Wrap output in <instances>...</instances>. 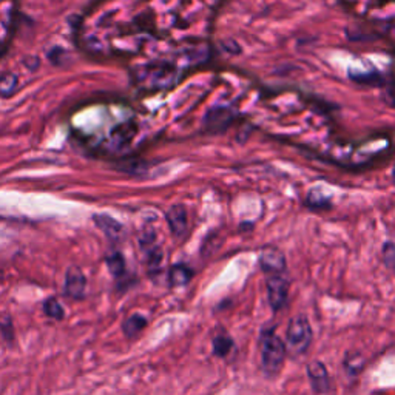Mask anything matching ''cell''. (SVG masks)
I'll return each mask as SVG.
<instances>
[{
	"label": "cell",
	"mask_w": 395,
	"mask_h": 395,
	"mask_svg": "<svg viewBox=\"0 0 395 395\" xmlns=\"http://www.w3.org/2000/svg\"><path fill=\"white\" fill-rule=\"evenodd\" d=\"M87 280L82 270L79 267L73 266L67 270V276H65V294L70 298L80 299L85 295Z\"/></svg>",
	"instance_id": "cell-9"
},
{
	"label": "cell",
	"mask_w": 395,
	"mask_h": 395,
	"mask_svg": "<svg viewBox=\"0 0 395 395\" xmlns=\"http://www.w3.org/2000/svg\"><path fill=\"white\" fill-rule=\"evenodd\" d=\"M345 366L349 374H358V372H362L363 366H364V358L357 352L349 354L345 360Z\"/></svg>",
	"instance_id": "cell-18"
},
{
	"label": "cell",
	"mask_w": 395,
	"mask_h": 395,
	"mask_svg": "<svg viewBox=\"0 0 395 395\" xmlns=\"http://www.w3.org/2000/svg\"><path fill=\"white\" fill-rule=\"evenodd\" d=\"M312 338V327L306 317H295L290 320L288 327V345L292 352L304 354L309 349Z\"/></svg>",
	"instance_id": "cell-3"
},
{
	"label": "cell",
	"mask_w": 395,
	"mask_h": 395,
	"mask_svg": "<svg viewBox=\"0 0 395 395\" xmlns=\"http://www.w3.org/2000/svg\"><path fill=\"white\" fill-rule=\"evenodd\" d=\"M149 321L145 317L139 315V313H133V315L128 317L122 325V331L126 334L128 338H133L139 332H142L145 327H147Z\"/></svg>",
	"instance_id": "cell-13"
},
{
	"label": "cell",
	"mask_w": 395,
	"mask_h": 395,
	"mask_svg": "<svg viewBox=\"0 0 395 395\" xmlns=\"http://www.w3.org/2000/svg\"><path fill=\"white\" fill-rule=\"evenodd\" d=\"M192 278H193L192 269L187 267L186 264H174L170 269V272H168V281H170L173 288L187 286Z\"/></svg>",
	"instance_id": "cell-12"
},
{
	"label": "cell",
	"mask_w": 395,
	"mask_h": 395,
	"mask_svg": "<svg viewBox=\"0 0 395 395\" xmlns=\"http://www.w3.org/2000/svg\"><path fill=\"white\" fill-rule=\"evenodd\" d=\"M237 113L228 105H215L204 116V128L209 133H224L235 121Z\"/></svg>",
	"instance_id": "cell-4"
},
{
	"label": "cell",
	"mask_w": 395,
	"mask_h": 395,
	"mask_svg": "<svg viewBox=\"0 0 395 395\" xmlns=\"http://www.w3.org/2000/svg\"><path fill=\"white\" fill-rule=\"evenodd\" d=\"M137 131V127L135 126L133 122H126L122 124V126L116 127L112 135H110V139H112V144L116 145V147H124V145H127L131 142V139L135 137Z\"/></svg>",
	"instance_id": "cell-11"
},
{
	"label": "cell",
	"mask_w": 395,
	"mask_h": 395,
	"mask_svg": "<svg viewBox=\"0 0 395 395\" xmlns=\"http://www.w3.org/2000/svg\"><path fill=\"white\" fill-rule=\"evenodd\" d=\"M43 312H45L47 315L53 320H62L65 315L62 306L57 303L56 298H50L45 303H43Z\"/></svg>",
	"instance_id": "cell-17"
},
{
	"label": "cell",
	"mask_w": 395,
	"mask_h": 395,
	"mask_svg": "<svg viewBox=\"0 0 395 395\" xmlns=\"http://www.w3.org/2000/svg\"><path fill=\"white\" fill-rule=\"evenodd\" d=\"M288 348L274 331H266L261 338V363L267 375H276L286 360Z\"/></svg>",
	"instance_id": "cell-1"
},
{
	"label": "cell",
	"mask_w": 395,
	"mask_h": 395,
	"mask_svg": "<svg viewBox=\"0 0 395 395\" xmlns=\"http://www.w3.org/2000/svg\"><path fill=\"white\" fill-rule=\"evenodd\" d=\"M261 269L267 274H281L286 270V257L276 247H266L260 257Z\"/></svg>",
	"instance_id": "cell-6"
},
{
	"label": "cell",
	"mask_w": 395,
	"mask_h": 395,
	"mask_svg": "<svg viewBox=\"0 0 395 395\" xmlns=\"http://www.w3.org/2000/svg\"><path fill=\"white\" fill-rule=\"evenodd\" d=\"M178 79L177 67L167 62H158L144 67L141 70V77L139 80L147 84L150 89H167L173 85Z\"/></svg>",
	"instance_id": "cell-2"
},
{
	"label": "cell",
	"mask_w": 395,
	"mask_h": 395,
	"mask_svg": "<svg viewBox=\"0 0 395 395\" xmlns=\"http://www.w3.org/2000/svg\"><path fill=\"white\" fill-rule=\"evenodd\" d=\"M289 295V281L280 275L270 276L267 280V297L269 304L274 311H280L288 303Z\"/></svg>",
	"instance_id": "cell-5"
},
{
	"label": "cell",
	"mask_w": 395,
	"mask_h": 395,
	"mask_svg": "<svg viewBox=\"0 0 395 395\" xmlns=\"http://www.w3.org/2000/svg\"><path fill=\"white\" fill-rule=\"evenodd\" d=\"M0 331L3 332L5 335V338H11L13 336V332H14V329H13V323H11V320L8 317H5V320H0Z\"/></svg>",
	"instance_id": "cell-20"
},
{
	"label": "cell",
	"mask_w": 395,
	"mask_h": 395,
	"mask_svg": "<svg viewBox=\"0 0 395 395\" xmlns=\"http://www.w3.org/2000/svg\"><path fill=\"white\" fill-rule=\"evenodd\" d=\"M307 375H309L313 392L326 394L331 389V380H329L327 369L321 362H311L307 366Z\"/></svg>",
	"instance_id": "cell-8"
},
{
	"label": "cell",
	"mask_w": 395,
	"mask_h": 395,
	"mask_svg": "<svg viewBox=\"0 0 395 395\" xmlns=\"http://www.w3.org/2000/svg\"><path fill=\"white\" fill-rule=\"evenodd\" d=\"M19 89V77L14 73H5L0 76V98L8 99Z\"/></svg>",
	"instance_id": "cell-14"
},
{
	"label": "cell",
	"mask_w": 395,
	"mask_h": 395,
	"mask_svg": "<svg viewBox=\"0 0 395 395\" xmlns=\"http://www.w3.org/2000/svg\"><path fill=\"white\" fill-rule=\"evenodd\" d=\"M233 348V340L229 335H216L214 338V354L218 357H228Z\"/></svg>",
	"instance_id": "cell-16"
},
{
	"label": "cell",
	"mask_w": 395,
	"mask_h": 395,
	"mask_svg": "<svg viewBox=\"0 0 395 395\" xmlns=\"http://www.w3.org/2000/svg\"><path fill=\"white\" fill-rule=\"evenodd\" d=\"M383 261L387 269L395 270V244L391 241L383 246Z\"/></svg>",
	"instance_id": "cell-19"
},
{
	"label": "cell",
	"mask_w": 395,
	"mask_h": 395,
	"mask_svg": "<svg viewBox=\"0 0 395 395\" xmlns=\"http://www.w3.org/2000/svg\"><path fill=\"white\" fill-rule=\"evenodd\" d=\"M107 266L110 274L116 278H121L126 274V260H124L122 255L119 252H114L107 257Z\"/></svg>",
	"instance_id": "cell-15"
},
{
	"label": "cell",
	"mask_w": 395,
	"mask_h": 395,
	"mask_svg": "<svg viewBox=\"0 0 395 395\" xmlns=\"http://www.w3.org/2000/svg\"><path fill=\"white\" fill-rule=\"evenodd\" d=\"M93 221L98 225V229L104 232L112 241H119L124 238V233H126L124 225L119 221H116L114 218L108 215H94Z\"/></svg>",
	"instance_id": "cell-10"
},
{
	"label": "cell",
	"mask_w": 395,
	"mask_h": 395,
	"mask_svg": "<svg viewBox=\"0 0 395 395\" xmlns=\"http://www.w3.org/2000/svg\"><path fill=\"white\" fill-rule=\"evenodd\" d=\"M386 100H387V104H391L395 107V87H389L387 89V93H386Z\"/></svg>",
	"instance_id": "cell-21"
},
{
	"label": "cell",
	"mask_w": 395,
	"mask_h": 395,
	"mask_svg": "<svg viewBox=\"0 0 395 395\" xmlns=\"http://www.w3.org/2000/svg\"><path fill=\"white\" fill-rule=\"evenodd\" d=\"M392 182H394V186H395V165H394V170H392Z\"/></svg>",
	"instance_id": "cell-22"
},
{
	"label": "cell",
	"mask_w": 395,
	"mask_h": 395,
	"mask_svg": "<svg viewBox=\"0 0 395 395\" xmlns=\"http://www.w3.org/2000/svg\"><path fill=\"white\" fill-rule=\"evenodd\" d=\"M165 219L168 223V228H170L172 233L177 238L182 237L187 232L188 215H187V209L182 206V204H174V206L168 209L165 214Z\"/></svg>",
	"instance_id": "cell-7"
}]
</instances>
